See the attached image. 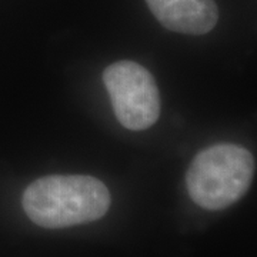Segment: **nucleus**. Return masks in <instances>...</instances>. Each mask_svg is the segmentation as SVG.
Listing matches in <instances>:
<instances>
[{
    "mask_svg": "<svg viewBox=\"0 0 257 257\" xmlns=\"http://www.w3.org/2000/svg\"><path fill=\"white\" fill-rule=\"evenodd\" d=\"M256 163L247 149L219 143L202 150L193 159L186 175L193 202L206 210L226 209L247 193Z\"/></svg>",
    "mask_w": 257,
    "mask_h": 257,
    "instance_id": "2",
    "label": "nucleus"
},
{
    "mask_svg": "<svg viewBox=\"0 0 257 257\" xmlns=\"http://www.w3.org/2000/svg\"><path fill=\"white\" fill-rule=\"evenodd\" d=\"M149 9L166 29L200 36L209 33L219 20L214 0H146Z\"/></svg>",
    "mask_w": 257,
    "mask_h": 257,
    "instance_id": "4",
    "label": "nucleus"
},
{
    "mask_svg": "<svg viewBox=\"0 0 257 257\" xmlns=\"http://www.w3.org/2000/svg\"><path fill=\"white\" fill-rule=\"evenodd\" d=\"M106 184L92 176H46L29 184L22 204L28 217L45 229H63L99 220L110 207Z\"/></svg>",
    "mask_w": 257,
    "mask_h": 257,
    "instance_id": "1",
    "label": "nucleus"
},
{
    "mask_svg": "<svg viewBox=\"0 0 257 257\" xmlns=\"http://www.w3.org/2000/svg\"><path fill=\"white\" fill-rule=\"evenodd\" d=\"M113 111L123 127L139 132L152 127L160 116V94L156 80L142 64L121 60L103 73Z\"/></svg>",
    "mask_w": 257,
    "mask_h": 257,
    "instance_id": "3",
    "label": "nucleus"
}]
</instances>
